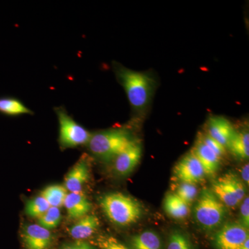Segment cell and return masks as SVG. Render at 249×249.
Segmentation results:
<instances>
[{"mask_svg":"<svg viewBox=\"0 0 249 249\" xmlns=\"http://www.w3.org/2000/svg\"><path fill=\"white\" fill-rule=\"evenodd\" d=\"M99 226V219L96 216L87 214L70 228L69 233L74 240H85L91 237Z\"/></svg>","mask_w":249,"mask_h":249,"instance_id":"5bb4252c","label":"cell"},{"mask_svg":"<svg viewBox=\"0 0 249 249\" xmlns=\"http://www.w3.org/2000/svg\"><path fill=\"white\" fill-rule=\"evenodd\" d=\"M134 249H161L160 237L153 231H145L134 235L131 240Z\"/></svg>","mask_w":249,"mask_h":249,"instance_id":"d6986e66","label":"cell"},{"mask_svg":"<svg viewBox=\"0 0 249 249\" xmlns=\"http://www.w3.org/2000/svg\"><path fill=\"white\" fill-rule=\"evenodd\" d=\"M197 193L198 189L196 184L181 182L177 188L175 194L187 204L190 205L196 200Z\"/></svg>","mask_w":249,"mask_h":249,"instance_id":"cb8c5ba5","label":"cell"},{"mask_svg":"<svg viewBox=\"0 0 249 249\" xmlns=\"http://www.w3.org/2000/svg\"><path fill=\"white\" fill-rule=\"evenodd\" d=\"M114 71L132 109L139 113L146 110L157 88L155 77L147 72L130 70L119 63L114 64Z\"/></svg>","mask_w":249,"mask_h":249,"instance_id":"6da1fadb","label":"cell"},{"mask_svg":"<svg viewBox=\"0 0 249 249\" xmlns=\"http://www.w3.org/2000/svg\"><path fill=\"white\" fill-rule=\"evenodd\" d=\"M60 219H61V213H60V209L51 206L46 211L45 213L38 218L37 222L41 227L50 230L58 227Z\"/></svg>","mask_w":249,"mask_h":249,"instance_id":"603a6c76","label":"cell"},{"mask_svg":"<svg viewBox=\"0 0 249 249\" xmlns=\"http://www.w3.org/2000/svg\"><path fill=\"white\" fill-rule=\"evenodd\" d=\"M219 178L230 188L240 203L245 199L246 194L245 185L237 175L229 172Z\"/></svg>","mask_w":249,"mask_h":249,"instance_id":"44dd1931","label":"cell"},{"mask_svg":"<svg viewBox=\"0 0 249 249\" xmlns=\"http://www.w3.org/2000/svg\"><path fill=\"white\" fill-rule=\"evenodd\" d=\"M235 130L230 121L223 116H212L208 121L206 134L227 147Z\"/></svg>","mask_w":249,"mask_h":249,"instance_id":"30bf717a","label":"cell"},{"mask_svg":"<svg viewBox=\"0 0 249 249\" xmlns=\"http://www.w3.org/2000/svg\"><path fill=\"white\" fill-rule=\"evenodd\" d=\"M89 168L85 159H80L67 174L65 188L70 193H80L89 178Z\"/></svg>","mask_w":249,"mask_h":249,"instance_id":"8fae6325","label":"cell"},{"mask_svg":"<svg viewBox=\"0 0 249 249\" xmlns=\"http://www.w3.org/2000/svg\"><path fill=\"white\" fill-rule=\"evenodd\" d=\"M63 206L72 219L85 217L91 209V203L82 192L67 193Z\"/></svg>","mask_w":249,"mask_h":249,"instance_id":"4fadbf2b","label":"cell"},{"mask_svg":"<svg viewBox=\"0 0 249 249\" xmlns=\"http://www.w3.org/2000/svg\"><path fill=\"white\" fill-rule=\"evenodd\" d=\"M142 157V145L137 141H134L128 147L114 159V170L118 175L125 176L139 164Z\"/></svg>","mask_w":249,"mask_h":249,"instance_id":"9c48e42d","label":"cell"},{"mask_svg":"<svg viewBox=\"0 0 249 249\" xmlns=\"http://www.w3.org/2000/svg\"><path fill=\"white\" fill-rule=\"evenodd\" d=\"M134 141L124 129H109L92 134L88 144L93 155L110 160H114Z\"/></svg>","mask_w":249,"mask_h":249,"instance_id":"3957f363","label":"cell"},{"mask_svg":"<svg viewBox=\"0 0 249 249\" xmlns=\"http://www.w3.org/2000/svg\"><path fill=\"white\" fill-rule=\"evenodd\" d=\"M175 177L183 183L196 184L204 179V168L196 155L188 152L175 165L174 168Z\"/></svg>","mask_w":249,"mask_h":249,"instance_id":"52a82bcc","label":"cell"},{"mask_svg":"<svg viewBox=\"0 0 249 249\" xmlns=\"http://www.w3.org/2000/svg\"><path fill=\"white\" fill-rule=\"evenodd\" d=\"M211 190L216 197L227 207H235L240 204L230 188L220 178H218L213 183Z\"/></svg>","mask_w":249,"mask_h":249,"instance_id":"ac0fdd59","label":"cell"},{"mask_svg":"<svg viewBox=\"0 0 249 249\" xmlns=\"http://www.w3.org/2000/svg\"><path fill=\"white\" fill-rule=\"evenodd\" d=\"M191 151L200 162L205 175L212 176L217 173L220 166L221 158L203 142L199 136Z\"/></svg>","mask_w":249,"mask_h":249,"instance_id":"7c38bea8","label":"cell"},{"mask_svg":"<svg viewBox=\"0 0 249 249\" xmlns=\"http://www.w3.org/2000/svg\"><path fill=\"white\" fill-rule=\"evenodd\" d=\"M240 249H249V239L244 242L243 245L241 246Z\"/></svg>","mask_w":249,"mask_h":249,"instance_id":"4dcf8cb0","label":"cell"},{"mask_svg":"<svg viewBox=\"0 0 249 249\" xmlns=\"http://www.w3.org/2000/svg\"><path fill=\"white\" fill-rule=\"evenodd\" d=\"M164 209L170 217L177 219H184L189 214V205L176 194H168L165 196Z\"/></svg>","mask_w":249,"mask_h":249,"instance_id":"2e32d148","label":"cell"},{"mask_svg":"<svg viewBox=\"0 0 249 249\" xmlns=\"http://www.w3.org/2000/svg\"><path fill=\"white\" fill-rule=\"evenodd\" d=\"M67 191L65 186L52 185L45 188L40 196H43L52 207L60 208L63 206Z\"/></svg>","mask_w":249,"mask_h":249,"instance_id":"ffe728a7","label":"cell"},{"mask_svg":"<svg viewBox=\"0 0 249 249\" xmlns=\"http://www.w3.org/2000/svg\"><path fill=\"white\" fill-rule=\"evenodd\" d=\"M0 113L11 116L34 114V112L22 101L11 96L0 98Z\"/></svg>","mask_w":249,"mask_h":249,"instance_id":"e0dca14e","label":"cell"},{"mask_svg":"<svg viewBox=\"0 0 249 249\" xmlns=\"http://www.w3.org/2000/svg\"><path fill=\"white\" fill-rule=\"evenodd\" d=\"M60 249H96L91 244L84 240H76V242L65 244L62 245Z\"/></svg>","mask_w":249,"mask_h":249,"instance_id":"f1b7e54d","label":"cell"},{"mask_svg":"<svg viewBox=\"0 0 249 249\" xmlns=\"http://www.w3.org/2000/svg\"><path fill=\"white\" fill-rule=\"evenodd\" d=\"M248 239L249 229L239 223H229L216 234L214 244L217 249H240Z\"/></svg>","mask_w":249,"mask_h":249,"instance_id":"8992f818","label":"cell"},{"mask_svg":"<svg viewBox=\"0 0 249 249\" xmlns=\"http://www.w3.org/2000/svg\"><path fill=\"white\" fill-rule=\"evenodd\" d=\"M167 249H193L188 237L179 232H174L170 235Z\"/></svg>","mask_w":249,"mask_h":249,"instance_id":"484cf974","label":"cell"},{"mask_svg":"<svg viewBox=\"0 0 249 249\" xmlns=\"http://www.w3.org/2000/svg\"><path fill=\"white\" fill-rule=\"evenodd\" d=\"M231 152L240 160H248L249 157V134L248 130L235 132L228 143Z\"/></svg>","mask_w":249,"mask_h":249,"instance_id":"9a60e30c","label":"cell"},{"mask_svg":"<svg viewBox=\"0 0 249 249\" xmlns=\"http://www.w3.org/2000/svg\"><path fill=\"white\" fill-rule=\"evenodd\" d=\"M55 110L60 126L59 143L62 148L78 147L89 142L92 134L73 120L65 108L55 107Z\"/></svg>","mask_w":249,"mask_h":249,"instance_id":"5b68a950","label":"cell"},{"mask_svg":"<svg viewBox=\"0 0 249 249\" xmlns=\"http://www.w3.org/2000/svg\"><path fill=\"white\" fill-rule=\"evenodd\" d=\"M242 178H243L244 181H245L246 183H247V185H249V165L248 163L246 164L245 166L243 167L242 170Z\"/></svg>","mask_w":249,"mask_h":249,"instance_id":"f546056e","label":"cell"},{"mask_svg":"<svg viewBox=\"0 0 249 249\" xmlns=\"http://www.w3.org/2000/svg\"><path fill=\"white\" fill-rule=\"evenodd\" d=\"M203 142L209 147L211 150L214 152L218 157L222 158L223 156L225 155L226 147L221 145L219 142H216L214 139L211 138L210 136L206 133H202L199 135Z\"/></svg>","mask_w":249,"mask_h":249,"instance_id":"4316f807","label":"cell"},{"mask_svg":"<svg viewBox=\"0 0 249 249\" xmlns=\"http://www.w3.org/2000/svg\"><path fill=\"white\" fill-rule=\"evenodd\" d=\"M21 237L25 249H49L53 239L50 231L35 224L26 226Z\"/></svg>","mask_w":249,"mask_h":249,"instance_id":"ba28073f","label":"cell"},{"mask_svg":"<svg viewBox=\"0 0 249 249\" xmlns=\"http://www.w3.org/2000/svg\"><path fill=\"white\" fill-rule=\"evenodd\" d=\"M100 205L108 219L116 225L126 227L142 217V205L133 198L121 193H109L101 198Z\"/></svg>","mask_w":249,"mask_h":249,"instance_id":"7a4b0ae2","label":"cell"},{"mask_svg":"<svg viewBox=\"0 0 249 249\" xmlns=\"http://www.w3.org/2000/svg\"><path fill=\"white\" fill-rule=\"evenodd\" d=\"M50 205L42 196H36L28 201L26 205V213L31 217L38 219L50 208Z\"/></svg>","mask_w":249,"mask_h":249,"instance_id":"7402d4cb","label":"cell"},{"mask_svg":"<svg viewBox=\"0 0 249 249\" xmlns=\"http://www.w3.org/2000/svg\"><path fill=\"white\" fill-rule=\"evenodd\" d=\"M93 245L100 249H129L113 236L101 235L93 241Z\"/></svg>","mask_w":249,"mask_h":249,"instance_id":"d4e9b609","label":"cell"},{"mask_svg":"<svg viewBox=\"0 0 249 249\" xmlns=\"http://www.w3.org/2000/svg\"><path fill=\"white\" fill-rule=\"evenodd\" d=\"M226 206L216 197L211 189L201 192L194 208L196 222L206 230H213L225 218Z\"/></svg>","mask_w":249,"mask_h":249,"instance_id":"277c9868","label":"cell"},{"mask_svg":"<svg viewBox=\"0 0 249 249\" xmlns=\"http://www.w3.org/2000/svg\"><path fill=\"white\" fill-rule=\"evenodd\" d=\"M241 224L249 229V198L245 196L242 200V206L240 209Z\"/></svg>","mask_w":249,"mask_h":249,"instance_id":"83f0119b","label":"cell"}]
</instances>
